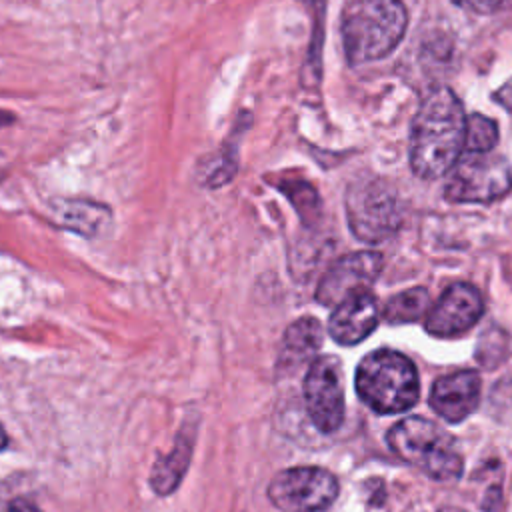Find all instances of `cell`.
Instances as JSON below:
<instances>
[{
    "label": "cell",
    "mask_w": 512,
    "mask_h": 512,
    "mask_svg": "<svg viewBox=\"0 0 512 512\" xmlns=\"http://www.w3.org/2000/svg\"><path fill=\"white\" fill-rule=\"evenodd\" d=\"M466 116L458 96L438 86L426 92L410 130V166L418 178L434 180L450 172L464 150Z\"/></svg>",
    "instance_id": "obj_1"
},
{
    "label": "cell",
    "mask_w": 512,
    "mask_h": 512,
    "mask_svg": "<svg viewBox=\"0 0 512 512\" xmlns=\"http://www.w3.org/2000/svg\"><path fill=\"white\" fill-rule=\"evenodd\" d=\"M408 12L402 0H354L342 16V44L352 66L388 56L402 40Z\"/></svg>",
    "instance_id": "obj_2"
},
{
    "label": "cell",
    "mask_w": 512,
    "mask_h": 512,
    "mask_svg": "<svg viewBox=\"0 0 512 512\" xmlns=\"http://www.w3.org/2000/svg\"><path fill=\"white\" fill-rule=\"evenodd\" d=\"M356 392L378 414L406 412L420 396L418 372L408 356L382 348L358 364Z\"/></svg>",
    "instance_id": "obj_3"
},
{
    "label": "cell",
    "mask_w": 512,
    "mask_h": 512,
    "mask_svg": "<svg viewBox=\"0 0 512 512\" xmlns=\"http://www.w3.org/2000/svg\"><path fill=\"white\" fill-rule=\"evenodd\" d=\"M386 440L394 454L434 480H456L462 474L454 438L432 420L408 416L388 430Z\"/></svg>",
    "instance_id": "obj_4"
},
{
    "label": "cell",
    "mask_w": 512,
    "mask_h": 512,
    "mask_svg": "<svg viewBox=\"0 0 512 512\" xmlns=\"http://www.w3.org/2000/svg\"><path fill=\"white\" fill-rule=\"evenodd\" d=\"M344 206L352 234L366 244L384 242L396 234L402 224L398 192L382 178H368L350 184Z\"/></svg>",
    "instance_id": "obj_5"
},
{
    "label": "cell",
    "mask_w": 512,
    "mask_h": 512,
    "mask_svg": "<svg viewBox=\"0 0 512 512\" xmlns=\"http://www.w3.org/2000/svg\"><path fill=\"white\" fill-rule=\"evenodd\" d=\"M512 190V170L504 156L464 152L448 172L444 198L450 202L486 204Z\"/></svg>",
    "instance_id": "obj_6"
},
{
    "label": "cell",
    "mask_w": 512,
    "mask_h": 512,
    "mask_svg": "<svg viewBox=\"0 0 512 512\" xmlns=\"http://www.w3.org/2000/svg\"><path fill=\"white\" fill-rule=\"evenodd\" d=\"M338 496V480L316 466H296L278 472L268 484L270 502L284 512H320Z\"/></svg>",
    "instance_id": "obj_7"
},
{
    "label": "cell",
    "mask_w": 512,
    "mask_h": 512,
    "mask_svg": "<svg viewBox=\"0 0 512 512\" xmlns=\"http://www.w3.org/2000/svg\"><path fill=\"white\" fill-rule=\"evenodd\" d=\"M304 402L320 432H334L344 420V390L340 364L332 356L316 358L304 378Z\"/></svg>",
    "instance_id": "obj_8"
},
{
    "label": "cell",
    "mask_w": 512,
    "mask_h": 512,
    "mask_svg": "<svg viewBox=\"0 0 512 512\" xmlns=\"http://www.w3.org/2000/svg\"><path fill=\"white\" fill-rule=\"evenodd\" d=\"M384 268L382 254L374 250L352 252L336 260L322 276L316 288V300L322 306H338L350 296L370 292Z\"/></svg>",
    "instance_id": "obj_9"
},
{
    "label": "cell",
    "mask_w": 512,
    "mask_h": 512,
    "mask_svg": "<svg viewBox=\"0 0 512 512\" xmlns=\"http://www.w3.org/2000/svg\"><path fill=\"white\" fill-rule=\"evenodd\" d=\"M484 312V300L476 286L468 282L450 284L438 302L428 308L424 328L438 338H450L472 328Z\"/></svg>",
    "instance_id": "obj_10"
},
{
    "label": "cell",
    "mask_w": 512,
    "mask_h": 512,
    "mask_svg": "<svg viewBox=\"0 0 512 512\" xmlns=\"http://www.w3.org/2000/svg\"><path fill=\"white\" fill-rule=\"evenodd\" d=\"M48 220L84 238H102L114 228L110 206L88 198H58L50 202Z\"/></svg>",
    "instance_id": "obj_11"
},
{
    "label": "cell",
    "mask_w": 512,
    "mask_h": 512,
    "mask_svg": "<svg viewBox=\"0 0 512 512\" xmlns=\"http://www.w3.org/2000/svg\"><path fill=\"white\" fill-rule=\"evenodd\" d=\"M480 400V376L474 370H460L438 378L430 390L432 410L448 422H462Z\"/></svg>",
    "instance_id": "obj_12"
},
{
    "label": "cell",
    "mask_w": 512,
    "mask_h": 512,
    "mask_svg": "<svg viewBox=\"0 0 512 512\" xmlns=\"http://www.w3.org/2000/svg\"><path fill=\"white\" fill-rule=\"evenodd\" d=\"M380 310L378 302L370 292H362L346 298L328 320L330 336L342 346H354L362 342L378 326Z\"/></svg>",
    "instance_id": "obj_13"
},
{
    "label": "cell",
    "mask_w": 512,
    "mask_h": 512,
    "mask_svg": "<svg viewBox=\"0 0 512 512\" xmlns=\"http://www.w3.org/2000/svg\"><path fill=\"white\" fill-rule=\"evenodd\" d=\"M196 440V420H186L176 434L174 446L168 454H162L150 470V488L158 496H170L182 482Z\"/></svg>",
    "instance_id": "obj_14"
},
{
    "label": "cell",
    "mask_w": 512,
    "mask_h": 512,
    "mask_svg": "<svg viewBox=\"0 0 512 512\" xmlns=\"http://www.w3.org/2000/svg\"><path fill=\"white\" fill-rule=\"evenodd\" d=\"M322 326L312 316H302L296 322H292L282 340V352H280V366L290 368L306 362L318 348L322 346Z\"/></svg>",
    "instance_id": "obj_15"
},
{
    "label": "cell",
    "mask_w": 512,
    "mask_h": 512,
    "mask_svg": "<svg viewBox=\"0 0 512 512\" xmlns=\"http://www.w3.org/2000/svg\"><path fill=\"white\" fill-rule=\"evenodd\" d=\"M428 306H430L428 290L422 286H416L392 296L384 306V318L390 324L416 322L428 312Z\"/></svg>",
    "instance_id": "obj_16"
},
{
    "label": "cell",
    "mask_w": 512,
    "mask_h": 512,
    "mask_svg": "<svg viewBox=\"0 0 512 512\" xmlns=\"http://www.w3.org/2000/svg\"><path fill=\"white\" fill-rule=\"evenodd\" d=\"M498 144V126L494 120L472 114L466 118V134H464V152H492Z\"/></svg>",
    "instance_id": "obj_17"
},
{
    "label": "cell",
    "mask_w": 512,
    "mask_h": 512,
    "mask_svg": "<svg viewBox=\"0 0 512 512\" xmlns=\"http://www.w3.org/2000/svg\"><path fill=\"white\" fill-rule=\"evenodd\" d=\"M282 192L290 198V202L294 204V208L298 210L302 220H312L318 216L320 210V198L314 190V186H310L308 182L302 180H294V182H282Z\"/></svg>",
    "instance_id": "obj_18"
},
{
    "label": "cell",
    "mask_w": 512,
    "mask_h": 512,
    "mask_svg": "<svg viewBox=\"0 0 512 512\" xmlns=\"http://www.w3.org/2000/svg\"><path fill=\"white\" fill-rule=\"evenodd\" d=\"M452 2L468 12H476V14L494 12L502 4V0H452Z\"/></svg>",
    "instance_id": "obj_19"
},
{
    "label": "cell",
    "mask_w": 512,
    "mask_h": 512,
    "mask_svg": "<svg viewBox=\"0 0 512 512\" xmlns=\"http://www.w3.org/2000/svg\"><path fill=\"white\" fill-rule=\"evenodd\" d=\"M494 100L506 108L508 112H512V78H508L496 92H494Z\"/></svg>",
    "instance_id": "obj_20"
},
{
    "label": "cell",
    "mask_w": 512,
    "mask_h": 512,
    "mask_svg": "<svg viewBox=\"0 0 512 512\" xmlns=\"http://www.w3.org/2000/svg\"><path fill=\"white\" fill-rule=\"evenodd\" d=\"M6 512H42L36 502L28 498H14L6 504Z\"/></svg>",
    "instance_id": "obj_21"
},
{
    "label": "cell",
    "mask_w": 512,
    "mask_h": 512,
    "mask_svg": "<svg viewBox=\"0 0 512 512\" xmlns=\"http://www.w3.org/2000/svg\"><path fill=\"white\" fill-rule=\"evenodd\" d=\"M6 446H8V434L4 432V428H2V424H0V452H2Z\"/></svg>",
    "instance_id": "obj_22"
},
{
    "label": "cell",
    "mask_w": 512,
    "mask_h": 512,
    "mask_svg": "<svg viewBox=\"0 0 512 512\" xmlns=\"http://www.w3.org/2000/svg\"><path fill=\"white\" fill-rule=\"evenodd\" d=\"M8 116H12V114H8V112L0 110V128H2L4 124H10V122H14V118H10V120H2V118H8Z\"/></svg>",
    "instance_id": "obj_23"
},
{
    "label": "cell",
    "mask_w": 512,
    "mask_h": 512,
    "mask_svg": "<svg viewBox=\"0 0 512 512\" xmlns=\"http://www.w3.org/2000/svg\"><path fill=\"white\" fill-rule=\"evenodd\" d=\"M440 512H464V510H460V508H444Z\"/></svg>",
    "instance_id": "obj_24"
}]
</instances>
